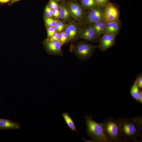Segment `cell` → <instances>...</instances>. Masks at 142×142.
I'll return each instance as SVG.
<instances>
[{
  "label": "cell",
  "instance_id": "cell-25",
  "mask_svg": "<svg viewBox=\"0 0 142 142\" xmlns=\"http://www.w3.org/2000/svg\"><path fill=\"white\" fill-rule=\"evenodd\" d=\"M60 32H56L52 36L49 38H47L49 40L52 41H59Z\"/></svg>",
  "mask_w": 142,
  "mask_h": 142
},
{
  "label": "cell",
  "instance_id": "cell-15",
  "mask_svg": "<svg viewBox=\"0 0 142 142\" xmlns=\"http://www.w3.org/2000/svg\"><path fill=\"white\" fill-rule=\"evenodd\" d=\"M89 24L93 28L98 37L105 32L107 22L104 20L90 24Z\"/></svg>",
  "mask_w": 142,
  "mask_h": 142
},
{
  "label": "cell",
  "instance_id": "cell-14",
  "mask_svg": "<svg viewBox=\"0 0 142 142\" xmlns=\"http://www.w3.org/2000/svg\"><path fill=\"white\" fill-rule=\"evenodd\" d=\"M121 25L120 20L107 22L105 33H107L116 37L119 34Z\"/></svg>",
  "mask_w": 142,
  "mask_h": 142
},
{
  "label": "cell",
  "instance_id": "cell-1",
  "mask_svg": "<svg viewBox=\"0 0 142 142\" xmlns=\"http://www.w3.org/2000/svg\"><path fill=\"white\" fill-rule=\"evenodd\" d=\"M118 119L120 124V136L123 138L124 142L141 141L136 138L141 137V115L131 118H119Z\"/></svg>",
  "mask_w": 142,
  "mask_h": 142
},
{
  "label": "cell",
  "instance_id": "cell-22",
  "mask_svg": "<svg viewBox=\"0 0 142 142\" xmlns=\"http://www.w3.org/2000/svg\"><path fill=\"white\" fill-rule=\"evenodd\" d=\"M99 7L105 8L110 3V0H94Z\"/></svg>",
  "mask_w": 142,
  "mask_h": 142
},
{
  "label": "cell",
  "instance_id": "cell-8",
  "mask_svg": "<svg viewBox=\"0 0 142 142\" xmlns=\"http://www.w3.org/2000/svg\"><path fill=\"white\" fill-rule=\"evenodd\" d=\"M120 11L117 4L111 3L104 8L103 13L104 19L106 22L120 20Z\"/></svg>",
  "mask_w": 142,
  "mask_h": 142
},
{
  "label": "cell",
  "instance_id": "cell-12",
  "mask_svg": "<svg viewBox=\"0 0 142 142\" xmlns=\"http://www.w3.org/2000/svg\"><path fill=\"white\" fill-rule=\"evenodd\" d=\"M60 4V7L59 9L60 19L65 23L72 21L73 19L67 1Z\"/></svg>",
  "mask_w": 142,
  "mask_h": 142
},
{
  "label": "cell",
  "instance_id": "cell-27",
  "mask_svg": "<svg viewBox=\"0 0 142 142\" xmlns=\"http://www.w3.org/2000/svg\"><path fill=\"white\" fill-rule=\"evenodd\" d=\"M138 85L140 89L142 88V75L140 74L136 78Z\"/></svg>",
  "mask_w": 142,
  "mask_h": 142
},
{
  "label": "cell",
  "instance_id": "cell-7",
  "mask_svg": "<svg viewBox=\"0 0 142 142\" xmlns=\"http://www.w3.org/2000/svg\"><path fill=\"white\" fill-rule=\"evenodd\" d=\"M104 8L99 7L87 10L82 24L84 26L104 20L103 16Z\"/></svg>",
  "mask_w": 142,
  "mask_h": 142
},
{
  "label": "cell",
  "instance_id": "cell-20",
  "mask_svg": "<svg viewBox=\"0 0 142 142\" xmlns=\"http://www.w3.org/2000/svg\"><path fill=\"white\" fill-rule=\"evenodd\" d=\"M68 36L64 30L60 32L59 35V41L62 46L67 44L68 40Z\"/></svg>",
  "mask_w": 142,
  "mask_h": 142
},
{
  "label": "cell",
  "instance_id": "cell-24",
  "mask_svg": "<svg viewBox=\"0 0 142 142\" xmlns=\"http://www.w3.org/2000/svg\"><path fill=\"white\" fill-rule=\"evenodd\" d=\"M47 38L52 37L57 32L54 27H48L47 29Z\"/></svg>",
  "mask_w": 142,
  "mask_h": 142
},
{
  "label": "cell",
  "instance_id": "cell-19",
  "mask_svg": "<svg viewBox=\"0 0 142 142\" xmlns=\"http://www.w3.org/2000/svg\"><path fill=\"white\" fill-rule=\"evenodd\" d=\"M58 21L53 18L45 17L44 18L45 23L47 27H54Z\"/></svg>",
  "mask_w": 142,
  "mask_h": 142
},
{
  "label": "cell",
  "instance_id": "cell-10",
  "mask_svg": "<svg viewBox=\"0 0 142 142\" xmlns=\"http://www.w3.org/2000/svg\"><path fill=\"white\" fill-rule=\"evenodd\" d=\"M79 39L89 42H98L99 38L89 24L83 26L79 34Z\"/></svg>",
  "mask_w": 142,
  "mask_h": 142
},
{
  "label": "cell",
  "instance_id": "cell-16",
  "mask_svg": "<svg viewBox=\"0 0 142 142\" xmlns=\"http://www.w3.org/2000/svg\"><path fill=\"white\" fill-rule=\"evenodd\" d=\"M62 117L63 118L67 125L73 131H76L79 134L76 129V126L74 123L71 117L69 116V114L67 112L62 113Z\"/></svg>",
  "mask_w": 142,
  "mask_h": 142
},
{
  "label": "cell",
  "instance_id": "cell-2",
  "mask_svg": "<svg viewBox=\"0 0 142 142\" xmlns=\"http://www.w3.org/2000/svg\"><path fill=\"white\" fill-rule=\"evenodd\" d=\"M102 123L104 133L109 142H124L120 136V124L118 119L107 118Z\"/></svg>",
  "mask_w": 142,
  "mask_h": 142
},
{
  "label": "cell",
  "instance_id": "cell-32",
  "mask_svg": "<svg viewBox=\"0 0 142 142\" xmlns=\"http://www.w3.org/2000/svg\"><path fill=\"white\" fill-rule=\"evenodd\" d=\"M19 0H12V2H15L18 1H19Z\"/></svg>",
  "mask_w": 142,
  "mask_h": 142
},
{
  "label": "cell",
  "instance_id": "cell-17",
  "mask_svg": "<svg viewBox=\"0 0 142 142\" xmlns=\"http://www.w3.org/2000/svg\"><path fill=\"white\" fill-rule=\"evenodd\" d=\"M78 0L80 4L87 10L93 9L99 7L94 0Z\"/></svg>",
  "mask_w": 142,
  "mask_h": 142
},
{
  "label": "cell",
  "instance_id": "cell-31",
  "mask_svg": "<svg viewBox=\"0 0 142 142\" xmlns=\"http://www.w3.org/2000/svg\"><path fill=\"white\" fill-rule=\"evenodd\" d=\"M10 0H0V2L2 3H4L7 2Z\"/></svg>",
  "mask_w": 142,
  "mask_h": 142
},
{
  "label": "cell",
  "instance_id": "cell-30",
  "mask_svg": "<svg viewBox=\"0 0 142 142\" xmlns=\"http://www.w3.org/2000/svg\"><path fill=\"white\" fill-rule=\"evenodd\" d=\"M58 3L60 2V4L63 3L64 2H66L67 1V0H54Z\"/></svg>",
  "mask_w": 142,
  "mask_h": 142
},
{
  "label": "cell",
  "instance_id": "cell-18",
  "mask_svg": "<svg viewBox=\"0 0 142 142\" xmlns=\"http://www.w3.org/2000/svg\"><path fill=\"white\" fill-rule=\"evenodd\" d=\"M140 89L138 85L136 78L130 88V93L133 98L139 103V95Z\"/></svg>",
  "mask_w": 142,
  "mask_h": 142
},
{
  "label": "cell",
  "instance_id": "cell-11",
  "mask_svg": "<svg viewBox=\"0 0 142 142\" xmlns=\"http://www.w3.org/2000/svg\"><path fill=\"white\" fill-rule=\"evenodd\" d=\"M101 36L99 39L98 48L104 52L115 44L116 37L107 33H104Z\"/></svg>",
  "mask_w": 142,
  "mask_h": 142
},
{
  "label": "cell",
  "instance_id": "cell-13",
  "mask_svg": "<svg viewBox=\"0 0 142 142\" xmlns=\"http://www.w3.org/2000/svg\"><path fill=\"white\" fill-rule=\"evenodd\" d=\"M21 126L17 122L8 119L0 118V130H13L20 128Z\"/></svg>",
  "mask_w": 142,
  "mask_h": 142
},
{
  "label": "cell",
  "instance_id": "cell-23",
  "mask_svg": "<svg viewBox=\"0 0 142 142\" xmlns=\"http://www.w3.org/2000/svg\"><path fill=\"white\" fill-rule=\"evenodd\" d=\"M49 7L52 9H59L60 7V4L54 0H50Z\"/></svg>",
  "mask_w": 142,
  "mask_h": 142
},
{
  "label": "cell",
  "instance_id": "cell-3",
  "mask_svg": "<svg viewBox=\"0 0 142 142\" xmlns=\"http://www.w3.org/2000/svg\"><path fill=\"white\" fill-rule=\"evenodd\" d=\"M93 116L87 115L85 119L86 133L88 136L97 142H109L104 132L103 123H99L93 119Z\"/></svg>",
  "mask_w": 142,
  "mask_h": 142
},
{
  "label": "cell",
  "instance_id": "cell-6",
  "mask_svg": "<svg viewBox=\"0 0 142 142\" xmlns=\"http://www.w3.org/2000/svg\"><path fill=\"white\" fill-rule=\"evenodd\" d=\"M83 26L82 24L74 20L66 23L64 30L68 38L67 44L77 42L79 39V33Z\"/></svg>",
  "mask_w": 142,
  "mask_h": 142
},
{
  "label": "cell",
  "instance_id": "cell-29",
  "mask_svg": "<svg viewBox=\"0 0 142 142\" xmlns=\"http://www.w3.org/2000/svg\"><path fill=\"white\" fill-rule=\"evenodd\" d=\"M83 139L84 140V141L85 142H97V141L91 139L90 140H85L84 138L82 137Z\"/></svg>",
  "mask_w": 142,
  "mask_h": 142
},
{
  "label": "cell",
  "instance_id": "cell-4",
  "mask_svg": "<svg viewBox=\"0 0 142 142\" xmlns=\"http://www.w3.org/2000/svg\"><path fill=\"white\" fill-rule=\"evenodd\" d=\"M98 46L89 44L84 40L77 42L70 47V51L73 53L77 58L81 61H85L92 56Z\"/></svg>",
  "mask_w": 142,
  "mask_h": 142
},
{
  "label": "cell",
  "instance_id": "cell-5",
  "mask_svg": "<svg viewBox=\"0 0 142 142\" xmlns=\"http://www.w3.org/2000/svg\"><path fill=\"white\" fill-rule=\"evenodd\" d=\"M67 2L73 20L82 24L87 10L78 0H67Z\"/></svg>",
  "mask_w": 142,
  "mask_h": 142
},
{
  "label": "cell",
  "instance_id": "cell-21",
  "mask_svg": "<svg viewBox=\"0 0 142 142\" xmlns=\"http://www.w3.org/2000/svg\"><path fill=\"white\" fill-rule=\"evenodd\" d=\"M66 23L61 20H59L54 27L57 32H60L64 30L65 27Z\"/></svg>",
  "mask_w": 142,
  "mask_h": 142
},
{
  "label": "cell",
  "instance_id": "cell-9",
  "mask_svg": "<svg viewBox=\"0 0 142 142\" xmlns=\"http://www.w3.org/2000/svg\"><path fill=\"white\" fill-rule=\"evenodd\" d=\"M43 43L46 51L49 54L60 56L63 55L62 46L60 41L50 40L47 38Z\"/></svg>",
  "mask_w": 142,
  "mask_h": 142
},
{
  "label": "cell",
  "instance_id": "cell-28",
  "mask_svg": "<svg viewBox=\"0 0 142 142\" xmlns=\"http://www.w3.org/2000/svg\"><path fill=\"white\" fill-rule=\"evenodd\" d=\"M139 103H142V90L140 89L139 95Z\"/></svg>",
  "mask_w": 142,
  "mask_h": 142
},
{
  "label": "cell",
  "instance_id": "cell-26",
  "mask_svg": "<svg viewBox=\"0 0 142 142\" xmlns=\"http://www.w3.org/2000/svg\"><path fill=\"white\" fill-rule=\"evenodd\" d=\"M52 15L54 19L58 20H59V9H53Z\"/></svg>",
  "mask_w": 142,
  "mask_h": 142
}]
</instances>
